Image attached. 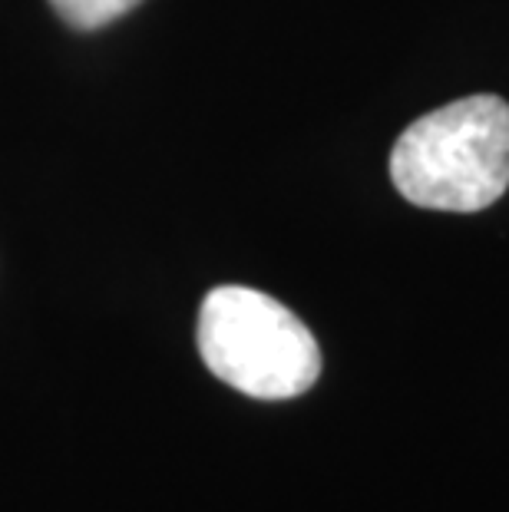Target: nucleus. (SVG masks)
Segmentation results:
<instances>
[{
	"label": "nucleus",
	"instance_id": "1",
	"mask_svg": "<svg viewBox=\"0 0 509 512\" xmlns=\"http://www.w3.org/2000/svg\"><path fill=\"white\" fill-rule=\"evenodd\" d=\"M394 189L433 212H480L509 189V103L463 96L410 123L391 152Z\"/></svg>",
	"mask_w": 509,
	"mask_h": 512
},
{
	"label": "nucleus",
	"instance_id": "2",
	"mask_svg": "<svg viewBox=\"0 0 509 512\" xmlns=\"http://www.w3.org/2000/svg\"><path fill=\"white\" fill-rule=\"evenodd\" d=\"M205 367L255 400H291L321 377V347L272 294L222 285L205 294L196 328Z\"/></svg>",
	"mask_w": 509,
	"mask_h": 512
},
{
	"label": "nucleus",
	"instance_id": "3",
	"mask_svg": "<svg viewBox=\"0 0 509 512\" xmlns=\"http://www.w3.org/2000/svg\"><path fill=\"white\" fill-rule=\"evenodd\" d=\"M53 10L77 30H100L116 17L129 14L143 0H50Z\"/></svg>",
	"mask_w": 509,
	"mask_h": 512
}]
</instances>
